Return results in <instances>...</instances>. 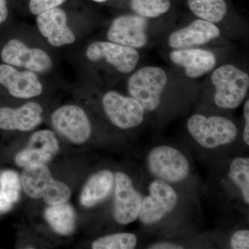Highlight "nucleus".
Segmentation results:
<instances>
[{"instance_id":"1","label":"nucleus","mask_w":249,"mask_h":249,"mask_svg":"<svg viewBox=\"0 0 249 249\" xmlns=\"http://www.w3.org/2000/svg\"><path fill=\"white\" fill-rule=\"evenodd\" d=\"M187 128L195 140L206 149L229 145L236 140L237 128L232 121L222 116H191Z\"/></svg>"},{"instance_id":"2","label":"nucleus","mask_w":249,"mask_h":249,"mask_svg":"<svg viewBox=\"0 0 249 249\" xmlns=\"http://www.w3.org/2000/svg\"><path fill=\"white\" fill-rule=\"evenodd\" d=\"M211 81L216 89L214 103L222 109L238 107L248 93V73L232 65H222L214 70Z\"/></svg>"},{"instance_id":"3","label":"nucleus","mask_w":249,"mask_h":249,"mask_svg":"<svg viewBox=\"0 0 249 249\" xmlns=\"http://www.w3.org/2000/svg\"><path fill=\"white\" fill-rule=\"evenodd\" d=\"M167 84L168 76L164 70L158 67H145L129 78L128 91L145 111H153L160 107Z\"/></svg>"},{"instance_id":"4","label":"nucleus","mask_w":249,"mask_h":249,"mask_svg":"<svg viewBox=\"0 0 249 249\" xmlns=\"http://www.w3.org/2000/svg\"><path fill=\"white\" fill-rule=\"evenodd\" d=\"M147 165L155 178L168 183L183 181L191 172V165L182 152L168 145L152 148L147 155Z\"/></svg>"},{"instance_id":"5","label":"nucleus","mask_w":249,"mask_h":249,"mask_svg":"<svg viewBox=\"0 0 249 249\" xmlns=\"http://www.w3.org/2000/svg\"><path fill=\"white\" fill-rule=\"evenodd\" d=\"M148 195L142 197L139 219L145 225L160 222L173 212L178 203V196L170 183L156 179L150 183Z\"/></svg>"},{"instance_id":"6","label":"nucleus","mask_w":249,"mask_h":249,"mask_svg":"<svg viewBox=\"0 0 249 249\" xmlns=\"http://www.w3.org/2000/svg\"><path fill=\"white\" fill-rule=\"evenodd\" d=\"M103 106L108 119L119 128H133L144 120L145 109L132 96L127 97L109 91L103 96Z\"/></svg>"},{"instance_id":"7","label":"nucleus","mask_w":249,"mask_h":249,"mask_svg":"<svg viewBox=\"0 0 249 249\" xmlns=\"http://www.w3.org/2000/svg\"><path fill=\"white\" fill-rule=\"evenodd\" d=\"M142 196L134 188L127 174L118 172L114 185V217L120 224H130L138 219Z\"/></svg>"},{"instance_id":"8","label":"nucleus","mask_w":249,"mask_h":249,"mask_svg":"<svg viewBox=\"0 0 249 249\" xmlns=\"http://www.w3.org/2000/svg\"><path fill=\"white\" fill-rule=\"evenodd\" d=\"M55 129L70 142L84 143L91 134V123L82 108L69 105L56 109L52 116Z\"/></svg>"},{"instance_id":"9","label":"nucleus","mask_w":249,"mask_h":249,"mask_svg":"<svg viewBox=\"0 0 249 249\" xmlns=\"http://www.w3.org/2000/svg\"><path fill=\"white\" fill-rule=\"evenodd\" d=\"M3 62L11 66L23 67L35 73H45L52 67V60L45 51L29 48L22 41L11 40L1 52Z\"/></svg>"},{"instance_id":"10","label":"nucleus","mask_w":249,"mask_h":249,"mask_svg":"<svg viewBox=\"0 0 249 249\" xmlns=\"http://www.w3.org/2000/svg\"><path fill=\"white\" fill-rule=\"evenodd\" d=\"M146 18L139 15H123L115 18L107 32L110 42L133 49L145 47L147 42Z\"/></svg>"},{"instance_id":"11","label":"nucleus","mask_w":249,"mask_h":249,"mask_svg":"<svg viewBox=\"0 0 249 249\" xmlns=\"http://www.w3.org/2000/svg\"><path fill=\"white\" fill-rule=\"evenodd\" d=\"M87 58L91 61L107 60L121 73L133 71L140 59L137 49L113 42L97 41L93 42L86 50Z\"/></svg>"},{"instance_id":"12","label":"nucleus","mask_w":249,"mask_h":249,"mask_svg":"<svg viewBox=\"0 0 249 249\" xmlns=\"http://www.w3.org/2000/svg\"><path fill=\"white\" fill-rule=\"evenodd\" d=\"M59 144L52 131L44 129L33 134L26 148L18 152L15 161L24 168L31 164H45L56 155Z\"/></svg>"},{"instance_id":"13","label":"nucleus","mask_w":249,"mask_h":249,"mask_svg":"<svg viewBox=\"0 0 249 249\" xmlns=\"http://www.w3.org/2000/svg\"><path fill=\"white\" fill-rule=\"evenodd\" d=\"M0 84L11 96L18 98H31L40 96L43 86L35 72L18 71L7 64L0 65Z\"/></svg>"},{"instance_id":"14","label":"nucleus","mask_w":249,"mask_h":249,"mask_svg":"<svg viewBox=\"0 0 249 249\" xmlns=\"http://www.w3.org/2000/svg\"><path fill=\"white\" fill-rule=\"evenodd\" d=\"M38 30L49 43L53 47L71 45L76 40L74 34L67 25V16L65 11L53 8L37 15Z\"/></svg>"},{"instance_id":"15","label":"nucleus","mask_w":249,"mask_h":249,"mask_svg":"<svg viewBox=\"0 0 249 249\" xmlns=\"http://www.w3.org/2000/svg\"><path fill=\"white\" fill-rule=\"evenodd\" d=\"M219 36L220 30L214 23L199 19L173 32L168 39V44L175 49H190L206 45Z\"/></svg>"},{"instance_id":"16","label":"nucleus","mask_w":249,"mask_h":249,"mask_svg":"<svg viewBox=\"0 0 249 249\" xmlns=\"http://www.w3.org/2000/svg\"><path fill=\"white\" fill-rule=\"evenodd\" d=\"M42 108L35 102L26 103L18 109L0 108V129L4 130H32L42 122Z\"/></svg>"},{"instance_id":"17","label":"nucleus","mask_w":249,"mask_h":249,"mask_svg":"<svg viewBox=\"0 0 249 249\" xmlns=\"http://www.w3.org/2000/svg\"><path fill=\"white\" fill-rule=\"evenodd\" d=\"M173 63L183 67L186 76L196 78L211 71L216 65L215 55L202 49H176L170 54Z\"/></svg>"},{"instance_id":"18","label":"nucleus","mask_w":249,"mask_h":249,"mask_svg":"<svg viewBox=\"0 0 249 249\" xmlns=\"http://www.w3.org/2000/svg\"><path fill=\"white\" fill-rule=\"evenodd\" d=\"M115 185V175L110 170H104L89 178L80 194V204L91 208L101 204L110 196Z\"/></svg>"},{"instance_id":"19","label":"nucleus","mask_w":249,"mask_h":249,"mask_svg":"<svg viewBox=\"0 0 249 249\" xmlns=\"http://www.w3.org/2000/svg\"><path fill=\"white\" fill-rule=\"evenodd\" d=\"M54 178L45 164H31L24 167L21 181L24 193L32 199L45 196L52 186Z\"/></svg>"},{"instance_id":"20","label":"nucleus","mask_w":249,"mask_h":249,"mask_svg":"<svg viewBox=\"0 0 249 249\" xmlns=\"http://www.w3.org/2000/svg\"><path fill=\"white\" fill-rule=\"evenodd\" d=\"M45 219L52 229L61 235H69L74 231L76 214L70 205L64 204L50 206L45 211Z\"/></svg>"},{"instance_id":"21","label":"nucleus","mask_w":249,"mask_h":249,"mask_svg":"<svg viewBox=\"0 0 249 249\" xmlns=\"http://www.w3.org/2000/svg\"><path fill=\"white\" fill-rule=\"evenodd\" d=\"M188 4L196 17L214 24L223 20L227 13L225 0H188Z\"/></svg>"},{"instance_id":"22","label":"nucleus","mask_w":249,"mask_h":249,"mask_svg":"<svg viewBox=\"0 0 249 249\" xmlns=\"http://www.w3.org/2000/svg\"><path fill=\"white\" fill-rule=\"evenodd\" d=\"M229 178L240 190L245 204H249V159L237 157L229 168Z\"/></svg>"},{"instance_id":"23","label":"nucleus","mask_w":249,"mask_h":249,"mask_svg":"<svg viewBox=\"0 0 249 249\" xmlns=\"http://www.w3.org/2000/svg\"><path fill=\"white\" fill-rule=\"evenodd\" d=\"M137 244V235L120 232L100 237L93 242V249H133Z\"/></svg>"},{"instance_id":"24","label":"nucleus","mask_w":249,"mask_h":249,"mask_svg":"<svg viewBox=\"0 0 249 249\" xmlns=\"http://www.w3.org/2000/svg\"><path fill=\"white\" fill-rule=\"evenodd\" d=\"M131 6L136 14L145 18H155L168 12L170 0H132Z\"/></svg>"},{"instance_id":"25","label":"nucleus","mask_w":249,"mask_h":249,"mask_svg":"<svg viewBox=\"0 0 249 249\" xmlns=\"http://www.w3.org/2000/svg\"><path fill=\"white\" fill-rule=\"evenodd\" d=\"M0 191L13 203L17 202L20 194L22 181L19 175L12 170H6L0 175Z\"/></svg>"},{"instance_id":"26","label":"nucleus","mask_w":249,"mask_h":249,"mask_svg":"<svg viewBox=\"0 0 249 249\" xmlns=\"http://www.w3.org/2000/svg\"><path fill=\"white\" fill-rule=\"evenodd\" d=\"M71 191L67 184L54 180L53 184L43 196L44 201L49 206L64 204L70 200Z\"/></svg>"},{"instance_id":"27","label":"nucleus","mask_w":249,"mask_h":249,"mask_svg":"<svg viewBox=\"0 0 249 249\" xmlns=\"http://www.w3.org/2000/svg\"><path fill=\"white\" fill-rule=\"evenodd\" d=\"M66 0H30L29 9L34 15H38L44 11L58 7Z\"/></svg>"},{"instance_id":"28","label":"nucleus","mask_w":249,"mask_h":249,"mask_svg":"<svg viewBox=\"0 0 249 249\" xmlns=\"http://www.w3.org/2000/svg\"><path fill=\"white\" fill-rule=\"evenodd\" d=\"M230 247L232 249H249V231L242 229L234 232L230 239Z\"/></svg>"},{"instance_id":"29","label":"nucleus","mask_w":249,"mask_h":249,"mask_svg":"<svg viewBox=\"0 0 249 249\" xmlns=\"http://www.w3.org/2000/svg\"><path fill=\"white\" fill-rule=\"evenodd\" d=\"M244 116H245V128L243 132V139L246 145H249V101H246L244 106Z\"/></svg>"},{"instance_id":"30","label":"nucleus","mask_w":249,"mask_h":249,"mask_svg":"<svg viewBox=\"0 0 249 249\" xmlns=\"http://www.w3.org/2000/svg\"><path fill=\"white\" fill-rule=\"evenodd\" d=\"M150 249H183V246L172 243V242H161L154 244L148 247Z\"/></svg>"},{"instance_id":"31","label":"nucleus","mask_w":249,"mask_h":249,"mask_svg":"<svg viewBox=\"0 0 249 249\" xmlns=\"http://www.w3.org/2000/svg\"><path fill=\"white\" fill-rule=\"evenodd\" d=\"M14 203L0 191V213H6L12 208Z\"/></svg>"},{"instance_id":"32","label":"nucleus","mask_w":249,"mask_h":249,"mask_svg":"<svg viewBox=\"0 0 249 249\" xmlns=\"http://www.w3.org/2000/svg\"><path fill=\"white\" fill-rule=\"evenodd\" d=\"M7 4H6V0H0V24L6 20L8 17Z\"/></svg>"},{"instance_id":"33","label":"nucleus","mask_w":249,"mask_h":249,"mask_svg":"<svg viewBox=\"0 0 249 249\" xmlns=\"http://www.w3.org/2000/svg\"><path fill=\"white\" fill-rule=\"evenodd\" d=\"M92 1H96V2H104V1H107V0H92Z\"/></svg>"}]
</instances>
